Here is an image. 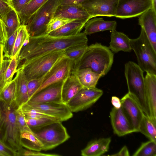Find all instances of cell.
I'll use <instances>...</instances> for the list:
<instances>
[{
    "label": "cell",
    "mask_w": 156,
    "mask_h": 156,
    "mask_svg": "<svg viewBox=\"0 0 156 156\" xmlns=\"http://www.w3.org/2000/svg\"><path fill=\"white\" fill-rule=\"evenodd\" d=\"M111 141L110 137L101 138L90 142L81 151L83 156H100L107 152Z\"/></svg>",
    "instance_id": "44dd1931"
},
{
    "label": "cell",
    "mask_w": 156,
    "mask_h": 156,
    "mask_svg": "<svg viewBox=\"0 0 156 156\" xmlns=\"http://www.w3.org/2000/svg\"><path fill=\"white\" fill-rule=\"evenodd\" d=\"M64 81L52 84L35 94L28 101L33 103H63L62 90Z\"/></svg>",
    "instance_id": "9a60e30c"
},
{
    "label": "cell",
    "mask_w": 156,
    "mask_h": 156,
    "mask_svg": "<svg viewBox=\"0 0 156 156\" xmlns=\"http://www.w3.org/2000/svg\"><path fill=\"white\" fill-rule=\"evenodd\" d=\"M111 103L115 108L119 109L122 106L121 100L118 97L114 96L112 97Z\"/></svg>",
    "instance_id": "f907efd6"
},
{
    "label": "cell",
    "mask_w": 156,
    "mask_h": 156,
    "mask_svg": "<svg viewBox=\"0 0 156 156\" xmlns=\"http://www.w3.org/2000/svg\"><path fill=\"white\" fill-rule=\"evenodd\" d=\"M151 8V0H118L115 17L121 19L135 17Z\"/></svg>",
    "instance_id": "8fae6325"
},
{
    "label": "cell",
    "mask_w": 156,
    "mask_h": 156,
    "mask_svg": "<svg viewBox=\"0 0 156 156\" xmlns=\"http://www.w3.org/2000/svg\"><path fill=\"white\" fill-rule=\"evenodd\" d=\"M17 153L5 144L0 138V156H16Z\"/></svg>",
    "instance_id": "7bdbcfd3"
},
{
    "label": "cell",
    "mask_w": 156,
    "mask_h": 156,
    "mask_svg": "<svg viewBox=\"0 0 156 156\" xmlns=\"http://www.w3.org/2000/svg\"><path fill=\"white\" fill-rule=\"evenodd\" d=\"M1 112V109H0V112Z\"/></svg>",
    "instance_id": "9f6ffc18"
},
{
    "label": "cell",
    "mask_w": 156,
    "mask_h": 156,
    "mask_svg": "<svg viewBox=\"0 0 156 156\" xmlns=\"http://www.w3.org/2000/svg\"><path fill=\"white\" fill-rule=\"evenodd\" d=\"M122 108L135 132H139L140 122L144 114L134 98L129 93L120 99Z\"/></svg>",
    "instance_id": "5bb4252c"
},
{
    "label": "cell",
    "mask_w": 156,
    "mask_h": 156,
    "mask_svg": "<svg viewBox=\"0 0 156 156\" xmlns=\"http://www.w3.org/2000/svg\"><path fill=\"white\" fill-rule=\"evenodd\" d=\"M64 52L63 50L47 53L23 63L17 69H22L28 81L41 77L50 70Z\"/></svg>",
    "instance_id": "8992f818"
},
{
    "label": "cell",
    "mask_w": 156,
    "mask_h": 156,
    "mask_svg": "<svg viewBox=\"0 0 156 156\" xmlns=\"http://www.w3.org/2000/svg\"><path fill=\"white\" fill-rule=\"evenodd\" d=\"M87 21L86 20H75L48 34L52 36L59 37L75 35L80 32Z\"/></svg>",
    "instance_id": "d4e9b609"
},
{
    "label": "cell",
    "mask_w": 156,
    "mask_h": 156,
    "mask_svg": "<svg viewBox=\"0 0 156 156\" xmlns=\"http://www.w3.org/2000/svg\"><path fill=\"white\" fill-rule=\"evenodd\" d=\"M18 65L17 58L14 57L10 59L4 75V80L6 84L12 80L14 73L17 72Z\"/></svg>",
    "instance_id": "74e56055"
},
{
    "label": "cell",
    "mask_w": 156,
    "mask_h": 156,
    "mask_svg": "<svg viewBox=\"0 0 156 156\" xmlns=\"http://www.w3.org/2000/svg\"><path fill=\"white\" fill-rule=\"evenodd\" d=\"M8 38L6 26L0 20V44L3 45Z\"/></svg>",
    "instance_id": "7dc6e473"
},
{
    "label": "cell",
    "mask_w": 156,
    "mask_h": 156,
    "mask_svg": "<svg viewBox=\"0 0 156 156\" xmlns=\"http://www.w3.org/2000/svg\"><path fill=\"white\" fill-rule=\"evenodd\" d=\"M111 122L114 133L119 136L135 132L122 107L112 108L110 113Z\"/></svg>",
    "instance_id": "2e32d148"
},
{
    "label": "cell",
    "mask_w": 156,
    "mask_h": 156,
    "mask_svg": "<svg viewBox=\"0 0 156 156\" xmlns=\"http://www.w3.org/2000/svg\"><path fill=\"white\" fill-rule=\"evenodd\" d=\"M133 156H156V142L150 140L142 143Z\"/></svg>",
    "instance_id": "836d02e7"
},
{
    "label": "cell",
    "mask_w": 156,
    "mask_h": 156,
    "mask_svg": "<svg viewBox=\"0 0 156 156\" xmlns=\"http://www.w3.org/2000/svg\"><path fill=\"white\" fill-rule=\"evenodd\" d=\"M62 122L56 121L40 127L31 129L43 144L42 150L52 149L70 138Z\"/></svg>",
    "instance_id": "52a82bcc"
},
{
    "label": "cell",
    "mask_w": 156,
    "mask_h": 156,
    "mask_svg": "<svg viewBox=\"0 0 156 156\" xmlns=\"http://www.w3.org/2000/svg\"><path fill=\"white\" fill-rule=\"evenodd\" d=\"M76 73L78 80L83 87H96L99 79L101 77L89 68L77 69Z\"/></svg>",
    "instance_id": "4316f807"
},
{
    "label": "cell",
    "mask_w": 156,
    "mask_h": 156,
    "mask_svg": "<svg viewBox=\"0 0 156 156\" xmlns=\"http://www.w3.org/2000/svg\"><path fill=\"white\" fill-rule=\"evenodd\" d=\"M74 20L66 19H51L47 25L46 34L55 30Z\"/></svg>",
    "instance_id": "ab89813d"
},
{
    "label": "cell",
    "mask_w": 156,
    "mask_h": 156,
    "mask_svg": "<svg viewBox=\"0 0 156 156\" xmlns=\"http://www.w3.org/2000/svg\"><path fill=\"white\" fill-rule=\"evenodd\" d=\"M12 10L14 9L7 2L3 0H0V20L6 26L7 15L9 12Z\"/></svg>",
    "instance_id": "60d3db41"
},
{
    "label": "cell",
    "mask_w": 156,
    "mask_h": 156,
    "mask_svg": "<svg viewBox=\"0 0 156 156\" xmlns=\"http://www.w3.org/2000/svg\"><path fill=\"white\" fill-rule=\"evenodd\" d=\"M138 23L156 51V12L152 8L148 9L140 16Z\"/></svg>",
    "instance_id": "ac0fdd59"
},
{
    "label": "cell",
    "mask_w": 156,
    "mask_h": 156,
    "mask_svg": "<svg viewBox=\"0 0 156 156\" xmlns=\"http://www.w3.org/2000/svg\"><path fill=\"white\" fill-rule=\"evenodd\" d=\"M72 68V61L64 55L45 75L41 86L35 94L52 84L65 81L71 74Z\"/></svg>",
    "instance_id": "30bf717a"
},
{
    "label": "cell",
    "mask_w": 156,
    "mask_h": 156,
    "mask_svg": "<svg viewBox=\"0 0 156 156\" xmlns=\"http://www.w3.org/2000/svg\"><path fill=\"white\" fill-rule=\"evenodd\" d=\"M144 72L137 64L133 61H129L125 65L128 93L136 101L144 114L151 118L146 94Z\"/></svg>",
    "instance_id": "277c9868"
},
{
    "label": "cell",
    "mask_w": 156,
    "mask_h": 156,
    "mask_svg": "<svg viewBox=\"0 0 156 156\" xmlns=\"http://www.w3.org/2000/svg\"><path fill=\"white\" fill-rule=\"evenodd\" d=\"M85 0H60L61 6L81 5Z\"/></svg>",
    "instance_id": "c3c4849f"
},
{
    "label": "cell",
    "mask_w": 156,
    "mask_h": 156,
    "mask_svg": "<svg viewBox=\"0 0 156 156\" xmlns=\"http://www.w3.org/2000/svg\"><path fill=\"white\" fill-rule=\"evenodd\" d=\"M96 87H83L66 104L72 112L86 110L95 103L103 94Z\"/></svg>",
    "instance_id": "9c48e42d"
},
{
    "label": "cell",
    "mask_w": 156,
    "mask_h": 156,
    "mask_svg": "<svg viewBox=\"0 0 156 156\" xmlns=\"http://www.w3.org/2000/svg\"><path fill=\"white\" fill-rule=\"evenodd\" d=\"M30 37L26 25L21 24L18 29L11 59L18 57L22 47L25 43L29 40Z\"/></svg>",
    "instance_id": "4dcf8cb0"
},
{
    "label": "cell",
    "mask_w": 156,
    "mask_h": 156,
    "mask_svg": "<svg viewBox=\"0 0 156 156\" xmlns=\"http://www.w3.org/2000/svg\"><path fill=\"white\" fill-rule=\"evenodd\" d=\"M144 81L146 94L151 117L156 120V75L147 73Z\"/></svg>",
    "instance_id": "ffe728a7"
},
{
    "label": "cell",
    "mask_w": 156,
    "mask_h": 156,
    "mask_svg": "<svg viewBox=\"0 0 156 156\" xmlns=\"http://www.w3.org/2000/svg\"><path fill=\"white\" fill-rule=\"evenodd\" d=\"M16 87L14 79L7 83L0 92V101L9 105H13L15 99Z\"/></svg>",
    "instance_id": "1f68e13d"
},
{
    "label": "cell",
    "mask_w": 156,
    "mask_h": 156,
    "mask_svg": "<svg viewBox=\"0 0 156 156\" xmlns=\"http://www.w3.org/2000/svg\"><path fill=\"white\" fill-rule=\"evenodd\" d=\"M25 118L27 125L31 129L40 127L51 123L58 121L56 119L49 118H41L37 119H31L25 117Z\"/></svg>",
    "instance_id": "d590c367"
},
{
    "label": "cell",
    "mask_w": 156,
    "mask_h": 156,
    "mask_svg": "<svg viewBox=\"0 0 156 156\" xmlns=\"http://www.w3.org/2000/svg\"><path fill=\"white\" fill-rule=\"evenodd\" d=\"M115 21H105L102 18H95L89 20L85 25L83 32L87 35L107 30H115Z\"/></svg>",
    "instance_id": "cb8c5ba5"
},
{
    "label": "cell",
    "mask_w": 156,
    "mask_h": 156,
    "mask_svg": "<svg viewBox=\"0 0 156 156\" xmlns=\"http://www.w3.org/2000/svg\"><path fill=\"white\" fill-rule=\"evenodd\" d=\"M109 155L114 156H130V154L127 147L125 145L117 153Z\"/></svg>",
    "instance_id": "681fc988"
},
{
    "label": "cell",
    "mask_w": 156,
    "mask_h": 156,
    "mask_svg": "<svg viewBox=\"0 0 156 156\" xmlns=\"http://www.w3.org/2000/svg\"><path fill=\"white\" fill-rule=\"evenodd\" d=\"M139 132L150 140L156 142V120L144 114L140 124Z\"/></svg>",
    "instance_id": "f546056e"
},
{
    "label": "cell",
    "mask_w": 156,
    "mask_h": 156,
    "mask_svg": "<svg viewBox=\"0 0 156 156\" xmlns=\"http://www.w3.org/2000/svg\"><path fill=\"white\" fill-rule=\"evenodd\" d=\"M18 32V29L5 41L3 45L4 57L11 59L15 39Z\"/></svg>",
    "instance_id": "8d00e7d4"
},
{
    "label": "cell",
    "mask_w": 156,
    "mask_h": 156,
    "mask_svg": "<svg viewBox=\"0 0 156 156\" xmlns=\"http://www.w3.org/2000/svg\"><path fill=\"white\" fill-rule=\"evenodd\" d=\"M22 146L28 150L41 151L43 150V145L34 135L31 129L20 131Z\"/></svg>",
    "instance_id": "484cf974"
},
{
    "label": "cell",
    "mask_w": 156,
    "mask_h": 156,
    "mask_svg": "<svg viewBox=\"0 0 156 156\" xmlns=\"http://www.w3.org/2000/svg\"><path fill=\"white\" fill-rule=\"evenodd\" d=\"M18 108L21 111L26 118L31 119L49 118L56 119L30 106L27 103L23 105Z\"/></svg>",
    "instance_id": "e575fe53"
},
{
    "label": "cell",
    "mask_w": 156,
    "mask_h": 156,
    "mask_svg": "<svg viewBox=\"0 0 156 156\" xmlns=\"http://www.w3.org/2000/svg\"><path fill=\"white\" fill-rule=\"evenodd\" d=\"M83 87L80 83L76 71L72 72L64 81L62 90V98L63 103L66 104Z\"/></svg>",
    "instance_id": "7402d4cb"
},
{
    "label": "cell",
    "mask_w": 156,
    "mask_h": 156,
    "mask_svg": "<svg viewBox=\"0 0 156 156\" xmlns=\"http://www.w3.org/2000/svg\"><path fill=\"white\" fill-rule=\"evenodd\" d=\"M45 75L41 77L28 81L27 90L29 100L35 94L41 86Z\"/></svg>",
    "instance_id": "f35d334b"
},
{
    "label": "cell",
    "mask_w": 156,
    "mask_h": 156,
    "mask_svg": "<svg viewBox=\"0 0 156 156\" xmlns=\"http://www.w3.org/2000/svg\"><path fill=\"white\" fill-rule=\"evenodd\" d=\"M152 8L156 12V0H151Z\"/></svg>",
    "instance_id": "f5cc1de1"
},
{
    "label": "cell",
    "mask_w": 156,
    "mask_h": 156,
    "mask_svg": "<svg viewBox=\"0 0 156 156\" xmlns=\"http://www.w3.org/2000/svg\"><path fill=\"white\" fill-rule=\"evenodd\" d=\"M118 0H85L81 5L92 18L115 16Z\"/></svg>",
    "instance_id": "7c38bea8"
},
{
    "label": "cell",
    "mask_w": 156,
    "mask_h": 156,
    "mask_svg": "<svg viewBox=\"0 0 156 156\" xmlns=\"http://www.w3.org/2000/svg\"><path fill=\"white\" fill-rule=\"evenodd\" d=\"M0 138L7 146L17 153L23 150L21 144L20 131L16 117V108L0 101Z\"/></svg>",
    "instance_id": "3957f363"
},
{
    "label": "cell",
    "mask_w": 156,
    "mask_h": 156,
    "mask_svg": "<svg viewBox=\"0 0 156 156\" xmlns=\"http://www.w3.org/2000/svg\"><path fill=\"white\" fill-rule=\"evenodd\" d=\"M60 5V0H48L37 10L26 25L30 37L47 34V25Z\"/></svg>",
    "instance_id": "ba28073f"
},
{
    "label": "cell",
    "mask_w": 156,
    "mask_h": 156,
    "mask_svg": "<svg viewBox=\"0 0 156 156\" xmlns=\"http://www.w3.org/2000/svg\"><path fill=\"white\" fill-rule=\"evenodd\" d=\"M11 59L4 60L0 64V92L6 84L4 80L5 71L8 67Z\"/></svg>",
    "instance_id": "ee69618b"
},
{
    "label": "cell",
    "mask_w": 156,
    "mask_h": 156,
    "mask_svg": "<svg viewBox=\"0 0 156 156\" xmlns=\"http://www.w3.org/2000/svg\"><path fill=\"white\" fill-rule=\"evenodd\" d=\"M130 44L140 68L144 72L156 75V51L143 29L139 37L130 39Z\"/></svg>",
    "instance_id": "5b68a950"
},
{
    "label": "cell",
    "mask_w": 156,
    "mask_h": 156,
    "mask_svg": "<svg viewBox=\"0 0 156 156\" xmlns=\"http://www.w3.org/2000/svg\"><path fill=\"white\" fill-rule=\"evenodd\" d=\"M30 106L61 122L66 121L73 116V112L66 104L49 102L33 103L27 102Z\"/></svg>",
    "instance_id": "4fadbf2b"
},
{
    "label": "cell",
    "mask_w": 156,
    "mask_h": 156,
    "mask_svg": "<svg viewBox=\"0 0 156 156\" xmlns=\"http://www.w3.org/2000/svg\"><path fill=\"white\" fill-rule=\"evenodd\" d=\"M0 119H1V112H0Z\"/></svg>",
    "instance_id": "11a10c76"
},
{
    "label": "cell",
    "mask_w": 156,
    "mask_h": 156,
    "mask_svg": "<svg viewBox=\"0 0 156 156\" xmlns=\"http://www.w3.org/2000/svg\"><path fill=\"white\" fill-rule=\"evenodd\" d=\"M88 46L87 43L81 44L69 47L65 50L64 55L73 63L72 72L76 71L79 63Z\"/></svg>",
    "instance_id": "83f0119b"
},
{
    "label": "cell",
    "mask_w": 156,
    "mask_h": 156,
    "mask_svg": "<svg viewBox=\"0 0 156 156\" xmlns=\"http://www.w3.org/2000/svg\"></svg>",
    "instance_id": "6f0895ef"
},
{
    "label": "cell",
    "mask_w": 156,
    "mask_h": 156,
    "mask_svg": "<svg viewBox=\"0 0 156 156\" xmlns=\"http://www.w3.org/2000/svg\"><path fill=\"white\" fill-rule=\"evenodd\" d=\"M48 0H31L18 14L22 25H26L37 10Z\"/></svg>",
    "instance_id": "f1b7e54d"
},
{
    "label": "cell",
    "mask_w": 156,
    "mask_h": 156,
    "mask_svg": "<svg viewBox=\"0 0 156 156\" xmlns=\"http://www.w3.org/2000/svg\"><path fill=\"white\" fill-rule=\"evenodd\" d=\"M114 53L108 47L96 42L88 46L81 58L77 69L89 68L101 77L110 70Z\"/></svg>",
    "instance_id": "7a4b0ae2"
},
{
    "label": "cell",
    "mask_w": 156,
    "mask_h": 156,
    "mask_svg": "<svg viewBox=\"0 0 156 156\" xmlns=\"http://www.w3.org/2000/svg\"><path fill=\"white\" fill-rule=\"evenodd\" d=\"M4 0L5 2H7L10 5V6H11L10 0Z\"/></svg>",
    "instance_id": "db71d44e"
},
{
    "label": "cell",
    "mask_w": 156,
    "mask_h": 156,
    "mask_svg": "<svg viewBox=\"0 0 156 156\" xmlns=\"http://www.w3.org/2000/svg\"><path fill=\"white\" fill-rule=\"evenodd\" d=\"M19 156H60L61 155L55 154H46L36 151L23 149L19 154Z\"/></svg>",
    "instance_id": "f6af8a7d"
},
{
    "label": "cell",
    "mask_w": 156,
    "mask_h": 156,
    "mask_svg": "<svg viewBox=\"0 0 156 156\" xmlns=\"http://www.w3.org/2000/svg\"><path fill=\"white\" fill-rule=\"evenodd\" d=\"M111 40L108 47L113 52L117 53L120 51L130 52L132 50L130 39L126 35L115 30L112 31Z\"/></svg>",
    "instance_id": "603a6c76"
},
{
    "label": "cell",
    "mask_w": 156,
    "mask_h": 156,
    "mask_svg": "<svg viewBox=\"0 0 156 156\" xmlns=\"http://www.w3.org/2000/svg\"><path fill=\"white\" fill-rule=\"evenodd\" d=\"M21 24L19 16L17 12L12 10L7 16L6 28L8 38L16 30Z\"/></svg>",
    "instance_id": "d6a6232c"
},
{
    "label": "cell",
    "mask_w": 156,
    "mask_h": 156,
    "mask_svg": "<svg viewBox=\"0 0 156 156\" xmlns=\"http://www.w3.org/2000/svg\"><path fill=\"white\" fill-rule=\"evenodd\" d=\"M16 120L20 131L31 130L27 125L25 117L19 108L16 109Z\"/></svg>",
    "instance_id": "b9f144b4"
},
{
    "label": "cell",
    "mask_w": 156,
    "mask_h": 156,
    "mask_svg": "<svg viewBox=\"0 0 156 156\" xmlns=\"http://www.w3.org/2000/svg\"><path fill=\"white\" fill-rule=\"evenodd\" d=\"M3 44H0V64L4 61Z\"/></svg>",
    "instance_id": "816d5d0a"
},
{
    "label": "cell",
    "mask_w": 156,
    "mask_h": 156,
    "mask_svg": "<svg viewBox=\"0 0 156 156\" xmlns=\"http://www.w3.org/2000/svg\"><path fill=\"white\" fill-rule=\"evenodd\" d=\"M14 79L16 84L15 99L13 105L18 109L29 100L27 90L28 80L21 68L17 69Z\"/></svg>",
    "instance_id": "d6986e66"
},
{
    "label": "cell",
    "mask_w": 156,
    "mask_h": 156,
    "mask_svg": "<svg viewBox=\"0 0 156 156\" xmlns=\"http://www.w3.org/2000/svg\"><path fill=\"white\" fill-rule=\"evenodd\" d=\"M31 0H10L11 6L18 14L24 6Z\"/></svg>",
    "instance_id": "bcb514c9"
},
{
    "label": "cell",
    "mask_w": 156,
    "mask_h": 156,
    "mask_svg": "<svg viewBox=\"0 0 156 156\" xmlns=\"http://www.w3.org/2000/svg\"><path fill=\"white\" fill-rule=\"evenodd\" d=\"M91 18V16L81 5H59L52 19H66L88 21Z\"/></svg>",
    "instance_id": "e0dca14e"
},
{
    "label": "cell",
    "mask_w": 156,
    "mask_h": 156,
    "mask_svg": "<svg viewBox=\"0 0 156 156\" xmlns=\"http://www.w3.org/2000/svg\"><path fill=\"white\" fill-rule=\"evenodd\" d=\"M87 42V35L84 32L67 37H55L48 34L30 37L20 51L17 57V68L26 62L47 53L65 50L69 47Z\"/></svg>",
    "instance_id": "6da1fadb"
}]
</instances>
